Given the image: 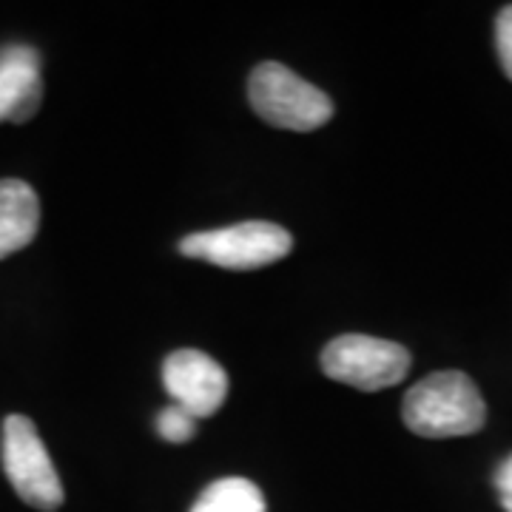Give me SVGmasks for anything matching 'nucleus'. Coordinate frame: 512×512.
Here are the masks:
<instances>
[{
    "mask_svg": "<svg viewBox=\"0 0 512 512\" xmlns=\"http://www.w3.org/2000/svg\"><path fill=\"white\" fill-rule=\"evenodd\" d=\"M43 100L40 55L32 46L0 49V123L32 120Z\"/></svg>",
    "mask_w": 512,
    "mask_h": 512,
    "instance_id": "7",
    "label": "nucleus"
},
{
    "mask_svg": "<svg viewBox=\"0 0 512 512\" xmlns=\"http://www.w3.org/2000/svg\"><path fill=\"white\" fill-rule=\"evenodd\" d=\"M495 46H498V57L501 66L512 80V3L501 9V15L495 20Z\"/></svg>",
    "mask_w": 512,
    "mask_h": 512,
    "instance_id": "11",
    "label": "nucleus"
},
{
    "mask_svg": "<svg viewBox=\"0 0 512 512\" xmlns=\"http://www.w3.org/2000/svg\"><path fill=\"white\" fill-rule=\"evenodd\" d=\"M322 370L333 382L373 393L402 382L410 370V353L387 339L345 333L322 350Z\"/></svg>",
    "mask_w": 512,
    "mask_h": 512,
    "instance_id": "5",
    "label": "nucleus"
},
{
    "mask_svg": "<svg viewBox=\"0 0 512 512\" xmlns=\"http://www.w3.org/2000/svg\"><path fill=\"white\" fill-rule=\"evenodd\" d=\"M154 424H157L160 439L168 441V444H185V441L194 439V433H197V419L191 413H185L183 407H177V404L163 407L157 413Z\"/></svg>",
    "mask_w": 512,
    "mask_h": 512,
    "instance_id": "10",
    "label": "nucleus"
},
{
    "mask_svg": "<svg viewBox=\"0 0 512 512\" xmlns=\"http://www.w3.org/2000/svg\"><path fill=\"white\" fill-rule=\"evenodd\" d=\"M163 384L171 404L183 407L194 419H208L228 396L225 367L202 350H174L163 362Z\"/></svg>",
    "mask_w": 512,
    "mask_h": 512,
    "instance_id": "6",
    "label": "nucleus"
},
{
    "mask_svg": "<svg viewBox=\"0 0 512 512\" xmlns=\"http://www.w3.org/2000/svg\"><path fill=\"white\" fill-rule=\"evenodd\" d=\"M293 237L276 222L251 220L200 231L180 242V254L225 271H256L291 254Z\"/></svg>",
    "mask_w": 512,
    "mask_h": 512,
    "instance_id": "3",
    "label": "nucleus"
},
{
    "mask_svg": "<svg viewBox=\"0 0 512 512\" xmlns=\"http://www.w3.org/2000/svg\"><path fill=\"white\" fill-rule=\"evenodd\" d=\"M248 100L265 123L288 131H316L333 117L328 94L276 60L259 63L251 72Z\"/></svg>",
    "mask_w": 512,
    "mask_h": 512,
    "instance_id": "2",
    "label": "nucleus"
},
{
    "mask_svg": "<svg viewBox=\"0 0 512 512\" xmlns=\"http://www.w3.org/2000/svg\"><path fill=\"white\" fill-rule=\"evenodd\" d=\"M3 470L29 507L55 512L63 504L66 495L55 461L37 436L35 421L26 416H9L3 421Z\"/></svg>",
    "mask_w": 512,
    "mask_h": 512,
    "instance_id": "4",
    "label": "nucleus"
},
{
    "mask_svg": "<svg viewBox=\"0 0 512 512\" xmlns=\"http://www.w3.org/2000/svg\"><path fill=\"white\" fill-rule=\"evenodd\" d=\"M407 430L424 439L473 436L487 421L476 382L461 370H439L407 390L402 404Z\"/></svg>",
    "mask_w": 512,
    "mask_h": 512,
    "instance_id": "1",
    "label": "nucleus"
},
{
    "mask_svg": "<svg viewBox=\"0 0 512 512\" xmlns=\"http://www.w3.org/2000/svg\"><path fill=\"white\" fill-rule=\"evenodd\" d=\"M495 490H498V501L507 512H512V456L501 461L498 473H495Z\"/></svg>",
    "mask_w": 512,
    "mask_h": 512,
    "instance_id": "12",
    "label": "nucleus"
},
{
    "mask_svg": "<svg viewBox=\"0 0 512 512\" xmlns=\"http://www.w3.org/2000/svg\"><path fill=\"white\" fill-rule=\"evenodd\" d=\"M40 228V202L23 180H0V259L32 245Z\"/></svg>",
    "mask_w": 512,
    "mask_h": 512,
    "instance_id": "8",
    "label": "nucleus"
},
{
    "mask_svg": "<svg viewBox=\"0 0 512 512\" xmlns=\"http://www.w3.org/2000/svg\"><path fill=\"white\" fill-rule=\"evenodd\" d=\"M191 512H265V495L248 478H220L202 490Z\"/></svg>",
    "mask_w": 512,
    "mask_h": 512,
    "instance_id": "9",
    "label": "nucleus"
}]
</instances>
